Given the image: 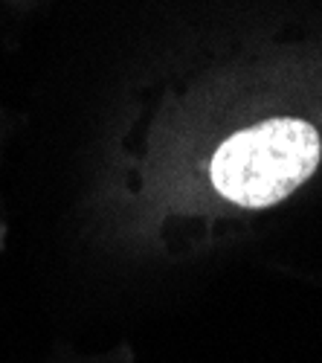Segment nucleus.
Instances as JSON below:
<instances>
[{"mask_svg": "<svg viewBox=\"0 0 322 363\" xmlns=\"http://www.w3.org/2000/svg\"><path fill=\"white\" fill-rule=\"evenodd\" d=\"M322 166V134L302 113L270 116L221 140L203 157L207 195L241 216L287 203Z\"/></svg>", "mask_w": 322, "mask_h": 363, "instance_id": "f257e3e1", "label": "nucleus"}, {"mask_svg": "<svg viewBox=\"0 0 322 363\" xmlns=\"http://www.w3.org/2000/svg\"><path fill=\"white\" fill-rule=\"evenodd\" d=\"M41 363H137V346L116 340L105 349H81L76 343H52Z\"/></svg>", "mask_w": 322, "mask_h": 363, "instance_id": "f03ea898", "label": "nucleus"}]
</instances>
